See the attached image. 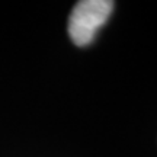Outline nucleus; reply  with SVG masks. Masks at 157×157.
Segmentation results:
<instances>
[{
  "label": "nucleus",
  "instance_id": "f257e3e1",
  "mask_svg": "<svg viewBox=\"0 0 157 157\" xmlns=\"http://www.w3.org/2000/svg\"><path fill=\"white\" fill-rule=\"evenodd\" d=\"M112 10L113 2L111 0H82L76 3L68 19V35L71 41L78 47L90 44Z\"/></svg>",
  "mask_w": 157,
  "mask_h": 157
}]
</instances>
